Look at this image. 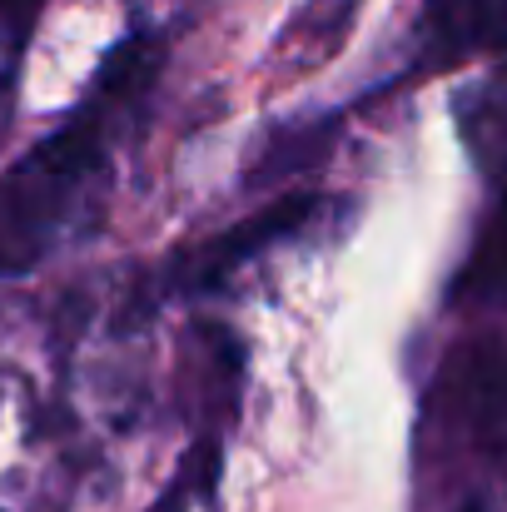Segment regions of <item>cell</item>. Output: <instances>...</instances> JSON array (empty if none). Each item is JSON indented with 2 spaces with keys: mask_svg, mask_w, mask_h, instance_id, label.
Returning <instances> with one entry per match:
<instances>
[{
  "mask_svg": "<svg viewBox=\"0 0 507 512\" xmlns=\"http://www.w3.org/2000/svg\"><path fill=\"white\" fill-rule=\"evenodd\" d=\"M155 50L160 45L145 35L125 40L105 60L85 105L0 174V279L30 274L60 244L85 234L110 184V145L155 75Z\"/></svg>",
  "mask_w": 507,
  "mask_h": 512,
  "instance_id": "obj_1",
  "label": "cell"
},
{
  "mask_svg": "<svg viewBox=\"0 0 507 512\" xmlns=\"http://www.w3.org/2000/svg\"><path fill=\"white\" fill-rule=\"evenodd\" d=\"M314 204H319L314 194H284V199H274L264 214H249V219H239L234 229H224V234H214V239L184 249L165 269V279H160L165 294H199V289L224 284L234 269H244L249 259H259L264 249H274V244L289 239L294 229H304V219L314 214Z\"/></svg>",
  "mask_w": 507,
  "mask_h": 512,
  "instance_id": "obj_2",
  "label": "cell"
},
{
  "mask_svg": "<svg viewBox=\"0 0 507 512\" xmlns=\"http://www.w3.org/2000/svg\"><path fill=\"white\" fill-rule=\"evenodd\" d=\"M418 35L433 65L507 55V0H423Z\"/></svg>",
  "mask_w": 507,
  "mask_h": 512,
  "instance_id": "obj_3",
  "label": "cell"
},
{
  "mask_svg": "<svg viewBox=\"0 0 507 512\" xmlns=\"http://www.w3.org/2000/svg\"><path fill=\"white\" fill-rule=\"evenodd\" d=\"M453 299L473 304V309H507V170L498 204L483 219L478 244H473V254H468V264H463V274L453 284Z\"/></svg>",
  "mask_w": 507,
  "mask_h": 512,
  "instance_id": "obj_4",
  "label": "cell"
},
{
  "mask_svg": "<svg viewBox=\"0 0 507 512\" xmlns=\"http://www.w3.org/2000/svg\"><path fill=\"white\" fill-rule=\"evenodd\" d=\"M473 418L493 448H507V353L478 368L473 378Z\"/></svg>",
  "mask_w": 507,
  "mask_h": 512,
  "instance_id": "obj_5",
  "label": "cell"
}]
</instances>
